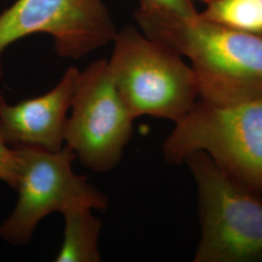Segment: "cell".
<instances>
[{
    "mask_svg": "<svg viewBox=\"0 0 262 262\" xmlns=\"http://www.w3.org/2000/svg\"><path fill=\"white\" fill-rule=\"evenodd\" d=\"M135 19L143 33L190 62L199 98L215 104L238 103L262 97V37L204 19L138 8Z\"/></svg>",
    "mask_w": 262,
    "mask_h": 262,
    "instance_id": "6da1fadb",
    "label": "cell"
},
{
    "mask_svg": "<svg viewBox=\"0 0 262 262\" xmlns=\"http://www.w3.org/2000/svg\"><path fill=\"white\" fill-rule=\"evenodd\" d=\"M162 144L165 161L180 165L202 151L219 168L262 193V97L232 104L201 98Z\"/></svg>",
    "mask_w": 262,
    "mask_h": 262,
    "instance_id": "7a4b0ae2",
    "label": "cell"
},
{
    "mask_svg": "<svg viewBox=\"0 0 262 262\" xmlns=\"http://www.w3.org/2000/svg\"><path fill=\"white\" fill-rule=\"evenodd\" d=\"M108 60L114 84L136 120L177 122L199 99L196 78L183 56L132 27L118 31Z\"/></svg>",
    "mask_w": 262,
    "mask_h": 262,
    "instance_id": "3957f363",
    "label": "cell"
},
{
    "mask_svg": "<svg viewBox=\"0 0 262 262\" xmlns=\"http://www.w3.org/2000/svg\"><path fill=\"white\" fill-rule=\"evenodd\" d=\"M197 191L200 237L194 262H262V193L219 168L202 151L185 162Z\"/></svg>",
    "mask_w": 262,
    "mask_h": 262,
    "instance_id": "277c9868",
    "label": "cell"
},
{
    "mask_svg": "<svg viewBox=\"0 0 262 262\" xmlns=\"http://www.w3.org/2000/svg\"><path fill=\"white\" fill-rule=\"evenodd\" d=\"M18 158V201L0 225V236L11 245L28 243L39 223L53 213L85 206L104 211L107 196L72 169L74 151L64 147L57 151L35 147H12Z\"/></svg>",
    "mask_w": 262,
    "mask_h": 262,
    "instance_id": "5b68a950",
    "label": "cell"
},
{
    "mask_svg": "<svg viewBox=\"0 0 262 262\" xmlns=\"http://www.w3.org/2000/svg\"><path fill=\"white\" fill-rule=\"evenodd\" d=\"M69 111L66 147L94 172L109 173L118 167L135 119L116 89L108 60H95L80 71Z\"/></svg>",
    "mask_w": 262,
    "mask_h": 262,
    "instance_id": "8992f818",
    "label": "cell"
},
{
    "mask_svg": "<svg viewBox=\"0 0 262 262\" xmlns=\"http://www.w3.org/2000/svg\"><path fill=\"white\" fill-rule=\"evenodd\" d=\"M117 32L103 0H17L0 15V52L46 33L58 56L81 58L112 42Z\"/></svg>",
    "mask_w": 262,
    "mask_h": 262,
    "instance_id": "52a82bcc",
    "label": "cell"
},
{
    "mask_svg": "<svg viewBox=\"0 0 262 262\" xmlns=\"http://www.w3.org/2000/svg\"><path fill=\"white\" fill-rule=\"evenodd\" d=\"M79 74L80 70L71 66L52 91L14 105L0 94V139L10 147L61 150Z\"/></svg>",
    "mask_w": 262,
    "mask_h": 262,
    "instance_id": "ba28073f",
    "label": "cell"
},
{
    "mask_svg": "<svg viewBox=\"0 0 262 262\" xmlns=\"http://www.w3.org/2000/svg\"><path fill=\"white\" fill-rule=\"evenodd\" d=\"M90 207L75 206L61 214L64 219L63 240L56 262H99V238L102 223Z\"/></svg>",
    "mask_w": 262,
    "mask_h": 262,
    "instance_id": "9c48e42d",
    "label": "cell"
},
{
    "mask_svg": "<svg viewBox=\"0 0 262 262\" xmlns=\"http://www.w3.org/2000/svg\"><path fill=\"white\" fill-rule=\"evenodd\" d=\"M199 14L210 21L262 37V0H202Z\"/></svg>",
    "mask_w": 262,
    "mask_h": 262,
    "instance_id": "30bf717a",
    "label": "cell"
},
{
    "mask_svg": "<svg viewBox=\"0 0 262 262\" xmlns=\"http://www.w3.org/2000/svg\"><path fill=\"white\" fill-rule=\"evenodd\" d=\"M139 8L179 18H191L198 14L192 0H138Z\"/></svg>",
    "mask_w": 262,
    "mask_h": 262,
    "instance_id": "8fae6325",
    "label": "cell"
},
{
    "mask_svg": "<svg viewBox=\"0 0 262 262\" xmlns=\"http://www.w3.org/2000/svg\"><path fill=\"white\" fill-rule=\"evenodd\" d=\"M18 158L14 148L0 139V181L16 189L18 185Z\"/></svg>",
    "mask_w": 262,
    "mask_h": 262,
    "instance_id": "7c38bea8",
    "label": "cell"
}]
</instances>
